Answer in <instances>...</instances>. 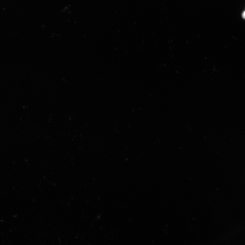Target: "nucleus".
<instances>
[{
	"instance_id": "f257e3e1",
	"label": "nucleus",
	"mask_w": 245,
	"mask_h": 245,
	"mask_svg": "<svg viewBox=\"0 0 245 245\" xmlns=\"http://www.w3.org/2000/svg\"><path fill=\"white\" fill-rule=\"evenodd\" d=\"M242 17H243V18H245V12H244V11L242 13Z\"/></svg>"
}]
</instances>
